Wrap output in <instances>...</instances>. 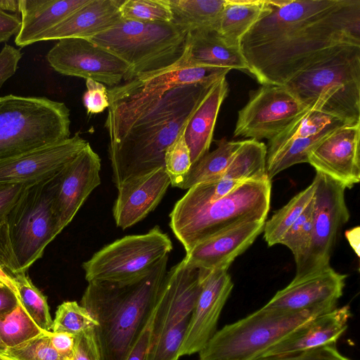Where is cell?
Here are the masks:
<instances>
[{
    "mask_svg": "<svg viewBox=\"0 0 360 360\" xmlns=\"http://www.w3.org/2000/svg\"><path fill=\"white\" fill-rule=\"evenodd\" d=\"M19 0H0V10L19 13Z\"/></svg>",
    "mask_w": 360,
    "mask_h": 360,
    "instance_id": "cell-52",
    "label": "cell"
},
{
    "mask_svg": "<svg viewBox=\"0 0 360 360\" xmlns=\"http://www.w3.org/2000/svg\"><path fill=\"white\" fill-rule=\"evenodd\" d=\"M185 51L194 67L248 70L239 48L228 46L215 30L188 33Z\"/></svg>",
    "mask_w": 360,
    "mask_h": 360,
    "instance_id": "cell-26",
    "label": "cell"
},
{
    "mask_svg": "<svg viewBox=\"0 0 360 360\" xmlns=\"http://www.w3.org/2000/svg\"><path fill=\"white\" fill-rule=\"evenodd\" d=\"M155 314L154 309L134 342L125 360H146L152 338L153 325Z\"/></svg>",
    "mask_w": 360,
    "mask_h": 360,
    "instance_id": "cell-46",
    "label": "cell"
},
{
    "mask_svg": "<svg viewBox=\"0 0 360 360\" xmlns=\"http://www.w3.org/2000/svg\"><path fill=\"white\" fill-rule=\"evenodd\" d=\"M267 0H226L215 31L231 47L239 48L240 38L258 20Z\"/></svg>",
    "mask_w": 360,
    "mask_h": 360,
    "instance_id": "cell-27",
    "label": "cell"
},
{
    "mask_svg": "<svg viewBox=\"0 0 360 360\" xmlns=\"http://www.w3.org/2000/svg\"><path fill=\"white\" fill-rule=\"evenodd\" d=\"M359 141L360 123L337 128L310 152L308 163L351 188L360 181Z\"/></svg>",
    "mask_w": 360,
    "mask_h": 360,
    "instance_id": "cell-17",
    "label": "cell"
},
{
    "mask_svg": "<svg viewBox=\"0 0 360 360\" xmlns=\"http://www.w3.org/2000/svg\"><path fill=\"white\" fill-rule=\"evenodd\" d=\"M21 26V19L16 14L0 10V44L7 42L16 35Z\"/></svg>",
    "mask_w": 360,
    "mask_h": 360,
    "instance_id": "cell-49",
    "label": "cell"
},
{
    "mask_svg": "<svg viewBox=\"0 0 360 360\" xmlns=\"http://www.w3.org/2000/svg\"><path fill=\"white\" fill-rule=\"evenodd\" d=\"M345 237L353 250L355 252L356 255L359 257L360 228L359 226H356L347 230L345 231Z\"/></svg>",
    "mask_w": 360,
    "mask_h": 360,
    "instance_id": "cell-51",
    "label": "cell"
},
{
    "mask_svg": "<svg viewBox=\"0 0 360 360\" xmlns=\"http://www.w3.org/2000/svg\"><path fill=\"white\" fill-rule=\"evenodd\" d=\"M169 185L165 167L123 183L117 188L112 208L116 226L124 230L144 219L158 205Z\"/></svg>",
    "mask_w": 360,
    "mask_h": 360,
    "instance_id": "cell-20",
    "label": "cell"
},
{
    "mask_svg": "<svg viewBox=\"0 0 360 360\" xmlns=\"http://www.w3.org/2000/svg\"><path fill=\"white\" fill-rule=\"evenodd\" d=\"M50 66L63 75L91 79L109 86L128 79L130 68L124 60L87 39L59 40L48 52Z\"/></svg>",
    "mask_w": 360,
    "mask_h": 360,
    "instance_id": "cell-14",
    "label": "cell"
},
{
    "mask_svg": "<svg viewBox=\"0 0 360 360\" xmlns=\"http://www.w3.org/2000/svg\"><path fill=\"white\" fill-rule=\"evenodd\" d=\"M88 141L78 134L60 142L0 161V183L30 184L55 174Z\"/></svg>",
    "mask_w": 360,
    "mask_h": 360,
    "instance_id": "cell-18",
    "label": "cell"
},
{
    "mask_svg": "<svg viewBox=\"0 0 360 360\" xmlns=\"http://www.w3.org/2000/svg\"><path fill=\"white\" fill-rule=\"evenodd\" d=\"M265 221L240 224L196 245L183 259L194 268L226 269L263 231Z\"/></svg>",
    "mask_w": 360,
    "mask_h": 360,
    "instance_id": "cell-21",
    "label": "cell"
},
{
    "mask_svg": "<svg viewBox=\"0 0 360 360\" xmlns=\"http://www.w3.org/2000/svg\"><path fill=\"white\" fill-rule=\"evenodd\" d=\"M70 110L43 96L0 97V161L70 137Z\"/></svg>",
    "mask_w": 360,
    "mask_h": 360,
    "instance_id": "cell-6",
    "label": "cell"
},
{
    "mask_svg": "<svg viewBox=\"0 0 360 360\" xmlns=\"http://www.w3.org/2000/svg\"><path fill=\"white\" fill-rule=\"evenodd\" d=\"M335 308L325 305L293 312L260 308L216 331L198 352L199 360H256L296 329Z\"/></svg>",
    "mask_w": 360,
    "mask_h": 360,
    "instance_id": "cell-7",
    "label": "cell"
},
{
    "mask_svg": "<svg viewBox=\"0 0 360 360\" xmlns=\"http://www.w3.org/2000/svg\"><path fill=\"white\" fill-rule=\"evenodd\" d=\"M28 184L0 183V224L7 217Z\"/></svg>",
    "mask_w": 360,
    "mask_h": 360,
    "instance_id": "cell-45",
    "label": "cell"
},
{
    "mask_svg": "<svg viewBox=\"0 0 360 360\" xmlns=\"http://www.w3.org/2000/svg\"><path fill=\"white\" fill-rule=\"evenodd\" d=\"M169 255L142 276L125 282L88 283L81 299L97 323L102 360H125L152 314L167 271Z\"/></svg>",
    "mask_w": 360,
    "mask_h": 360,
    "instance_id": "cell-3",
    "label": "cell"
},
{
    "mask_svg": "<svg viewBox=\"0 0 360 360\" xmlns=\"http://www.w3.org/2000/svg\"><path fill=\"white\" fill-rule=\"evenodd\" d=\"M124 0H89L58 25L43 34L38 41L68 38L89 39L122 20L120 8Z\"/></svg>",
    "mask_w": 360,
    "mask_h": 360,
    "instance_id": "cell-23",
    "label": "cell"
},
{
    "mask_svg": "<svg viewBox=\"0 0 360 360\" xmlns=\"http://www.w3.org/2000/svg\"><path fill=\"white\" fill-rule=\"evenodd\" d=\"M122 19L140 22H171L169 0H124L120 8Z\"/></svg>",
    "mask_w": 360,
    "mask_h": 360,
    "instance_id": "cell-37",
    "label": "cell"
},
{
    "mask_svg": "<svg viewBox=\"0 0 360 360\" xmlns=\"http://www.w3.org/2000/svg\"><path fill=\"white\" fill-rule=\"evenodd\" d=\"M89 0H19L21 26L15 37L16 46L23 48L38 41Z\"/></svg>",
    "mask_w": 360,
    "mask_h": 360,
    "instance_id": "cell-24",
    "label": "cell"
},
{
    "mask_svg": "<svg viewBox=\"0 0 360 360\" xmlns=\"http://www.w3.org/2000/svg\"><path fill=\"white\" fill-rule=\"evenodd\" d=\"M314 193L312 183L296 194L285 205L276 212L271 219L264 222V238L269 246L279 244L285 232L299 218Z\"/></svg>",
    "mask_w": 360,
    "mask_h": 360,
    "instance_id": "cell-33",
    "label": "cell"
},
{
    "mask_svg": "<svg viewBox=\"0 0 360 360\" xmlns=\"http://www.w3.org/2000/svg\"><path fill=\"white\" fill-rule=\"evenodd\" d=\"M7 347L1 340L0 338V352H4L6 350Z\"/></svg>",
    "mask_w": 360,
    "mask_h": 360,
    "instance_id": "cell-53",
    "label": "cell"
},
{
    "mask_svg": "<svg viewBox=\"0 0 360 360\" xmlns=\"http://www.w3.org/2000/svg\"><path fill=\"white\" fill-rule=\"evenodd\" d=\"M50 340L52 346L64 360H72L75 336L67 333L51 331Z\"/></svg>",
    "mask_w": 360,
    "mask_h": 360,
    "instance_id": "cell-48",
    "label": "cell"
},
{
    "mask_svg": "<svg viewBox=\"0 0 360 360\" xmlns=\"http://www.w3.org/2000/svg\"><path fill=\"white\" fill-rule=\"evenodd\" d=\"M308 110L285 86L262 85L238 111L233 137L271 140Z\"/></svg>",
    "mask_w": 360,
    "mask_h": 360,
    "instance_id": "cell-13",
    "label": "cell"
},
{
    "mask_svg": "<svg viewBox=\"0 0 360 360\" xmlns=\"http://www.w3.org/2000/svg\"><path fill=\"white\" fill-rule=\"evenodd\" d=\"M233 287L226 269H217L207 272L179 352V356L200 352L212 338Z\"/></svg>",
    "mask_w": 360,
    "mask_h": 360,
    "instance_id": "cell-16",
    "label": "cell"
},
{
    "mask_svg": "<svg viewBox=\"0 0 360 360\" xmlns=\"http://www.w3.org/2000/svg\"><path fill=\"white\" fill-rule=\"evenodd\" d=\"M187 34L172 22H140L122 18L113 27L88 39L129 65L128 82L176 62L184 52Z\"/></svg>",
    "mask_w": 360,
    "mask_h": 360,
    "instance_id": "cell-8",
    "label": "cell"
},
{
    "mask_svg": "<svg viewBox=\"0 0 360 360\" xmlns=\"http://www.w3.org/2000/svg\"><path fill=\"white\" fill-rule=\"evenodd\" d=\"M283 86L309 110L360 123V46H337Z\"/></svg>",
    "mask_w": 360,
    "mask_h": 360,
    "instance_id": "cell-5",
    "label": "cell"
},
{
    "mask_svg": "<svg viewBox=\"0 0 360 360\" xmlns=\"http://www.w3.org/2000/svg\"><path fill=\"white\" fill-rule=\"evenodd\" d=\"M216 82L175 86L131 119L105 120L112 181L117 188L127 181L164 167L167 148Z\"/></svg>",
    "mask_w": 360,
    "mask_h": 360,
    "instance_id": "cell-2",
    "label": "cell"
},
{
    "mask_svg": "<svg viewBox=\"0 0 360 360\" xmlns=\"http://www.w3.org/2000/svg\"><path fill=\"white\" fill-rule=\"evenodd\" d=\"M101 158L89 143L53 176V207L61 231L101 184Z\"/></svg>",
    "mask_w": 360,
    "mask_h": 360,
    "instance_id": "cell-15",
    "label": "cell"
},
{
    "mask_svg": "<svg viewBox=\"0 0 360 360\" xmlns=\"http://www.w3.org/2000/svg\"><path fill=\"white\" fill-rule=\"evenodd\" d=\"M51 331L43 332L16 347L7 348L4 355L15 360H64L50 340Z\"/></svg>",
    "mask_w": 360,
    "mask_h": 360,
    "instance_id": "cell-40",
    "label": "cell"
},
{
    "mask_svg": "<svg viewBox=\"0 0 360 360\" xmlns=\"http://www.w3.org/2000/svg\"><path fill=\"white\" fill-rule=\"evenodd\" d=\"M347 276L330 266L299 279L278 290L262 308L278 311H300L335 305L342 295Z\"/></svg>",
    "mask_w": 360,
    "mask_h": 360,
    "instance_id": "cell-19",
    "label": "cell"
},
{
    "mask_svg": "<svg viewBox=\"0 0 360 360\" xmlns=\"http://www.w3.org/2000/svg\"><path fill=\"white\" fill-rule=\"evenodd\" d=\"M242 143L243 141H228L225 138L217 141L216 149L207 152L191 165L179 188L189 189L198 184L220 179Z\"/></svg>",
    "mask_w": 360,
    "mask_h": 360,
    "instance_id": "cell-29",
    "label": "cell"
},
{
    "mask_svg": "<svg viewBox=\"0 0 360 360\" xmlns=\"http://www.w3.org/2000/svg\"><path fill=\"white\" fill-rule=\"evenodd\" d=\"M20 302L27 313L44 332L51 331L53 320L46 297L32 283L26 273H21L15 280Z\"/></svg>",
    "mask_w": 360,
    "mask_h": 360,
    "instance_id": "cell-35",
    "label": "cell"
},
{
    "mask_svg": "<svg viewBox=\"0 0 360 360\" xmlns=\"http://www.w3.org/2000/svg\"><path fill=\"white\" fill-rule=\"evenodd\" d=\"M172 248L169 236L155 226L146 233L126 236L105 245L82 266L88 283L129 281L148 272Z\"/></svg>",
    "mask_w": 360,
    "mask_h": 360,
    "instance_id": "cell-11",
    "label": "cell"
},
{
    "mask_svg": "<svg viewBox=\"0 0 360 360\" xmlns=\"http://www.w3.org/2000/svg\"><path fill=\"white\" fill-rule=\"evenodd\" d=\"M269 179L249 180L209 203L180 198L169 214V226L186 254L198 243L240 224L265 221L270 208Z\"/></svg>",
    "mask_w": 360,
    "mask_h": 360,
    "instance_id": "cell-4",
    "label": "cell"
},
{
    "mask_svg": "<svg viewBox=\"0 0 360 360\" xmlns=\"http://www.w3.org/2000/svg\"><path fill=\"white\" fill-rule=\"evenodd\" d=\"M96 326V321L85 307L76 301H65L57 308L51 331L75 336Z\"/></svg>",
    "mask_w": 360,
    "mask_h": 360,
    "instance_id": "cell-36",
    "label": "cell"
},
{
    "mask_svg": "<svg viewBox=\"0 0 360 360\" xmlns=\"http://www.w3.org/2000/svg\"><path fill=\"white\" fill-rule=\"evenodd\" d=\"M175 25L187 33L215 30L226 0H169Z\"/></svg>",
    "mask_w": 360,
    "mask_h": 360,
    "instance_id": "cell-28",
    "label": "cell"
},
{
    "mask_svg": "<svg viewBox=\"0 0 360 360\" xmlns=\"http://www.w3.org/2000/svg\"><path fill=\"white\" fill-rule=\"evenodd\" d=\"M72 360H102L96 328L75 335Z\"/></svg>",
    "mask_w": 360,
    "mask_h": 360,
    "instance_id": "cell-43",
    "label": "cell"
},
{
    "mask_svg": "<svg viewBox=\"0 0 360 360\" xmlns=\"http://www.w3.org/2000/svg\"><path fill=\"white\" fill-rule=\"evenodd\" d=\"M346 124H348L333 116L320 111L308 110L278 135L269 140L266 158L272 155L290 140L312 136L327 129L340 127Z\"/></svg>",
    "mask_w": 360,
    "mask_h": 360,
    "instance_id": "cell-31",
    "label": "cell"
},
{
    "mask_svg": "<svg viewBox=\"0 0 360 360\" xmlns=\"http://www.w3.org/2000/svg\"><path fill=\"white\" fill-rule=\"evenodd\" d=\"M337 128L327 129L322 132L306 138L289 141L272 155L266 158V172L271 180L285 169L299 163L308 162L310 152L331 131Z\"/></svg>",
    "mask_w": 360,
    "mask_h": 360,
    "instance_id": "cell-32",
    "label": "cell"
},
{
    "mask_svg": "<svg viewBox=\"0 0 360 360\" xmlns=\"http://www.w3.org/2000/svg\"><path fill=\"white\" fill-rule=\"evenodd\" d=\"M21 272L10 241L6 222L0 224V281L17 295L15 280Z\"/></svg>",
    "mask_w": 360,
    "mask_h": 360,
    "instance_id": "cell-41",
    "label": "cell"
},
{
    "mask_svg": "<svg viewBox=\"0 0 360 360\" xmlns=\"http://www.w3.org/2000/svg\"><path fill=\"white\" fill-rule=\"evenodd\" d=\"M257 360H351L338 350L335 344L326 345L297 354Z\"/></svg>",
    "mask_w": 360,
    "mask_h": 360,
    "instance_id": "cell-44",
    "label": "cell"
},
{
    "mask_svg": "<svg viewBox=\"0 0 360 360\" xmlns=\"http://www.w3.org/2000/svg\"><path fill=\"white\" fill-rule=\"evenodd\" d=\"M186 125L164 154V167L173 187L179 188L192 165L191 151L184 136Z\"/></svg>",
    "mask_w": 360,
    "mask_h": 360,
    "instance_id": "cell-39",
    "label": "cell"
},
{
    "mask_svg": "<svg viewBox=\"0 0 360 360\" xmlns=\"http://www.w3.org/2000/svg\"><path fill=\"white\" fill-rule=\"evenodd\" d=\"M229 71L192 66L184 50L182 56L172 65L141 74L108 89L110 106L106 119L121 121L132 118L175 86L216 82Z\"/></svg>",
    "mask_w": 360,
    "mask_h": 360,
    "instance_id": "cell-10",
    "label": "cell"
},
{
    "mask_svg": "<svg viewBox=\"0 0 360 360\" xmlns=\"http://www.w3.org/2000/svg\"><path fill=\"white\" fill-rule=\"evenodd\" d=\"M0 360H15L0 352Z\"/></svg>",
    "mask_w": 360,
    "mask_h": 360,
    "instance_id": "cell-54",
    "label": "cell"
},
{
    "mask_svg": "<svg viewBox=\"0 0 360 360\" xmlns=\"http://www.w3.org/2000/svg\"><path fill=\"white\" fill-rule=\"evenodd\" d=\"M351 315L349 305L321 314L269 348L259 359L290 355L335 344L346 330Z\"/></svg>",
    "mask_w": 360,
    "mask_h": 360,
    "instance_id": "cell-22",
    "label": "cell"
},
{
    "mask_svg": "<svg viewBox=\"0 0 360 360\" xmlns=\"http://www.w3.org/2000/svg\"><path fill=\"white\" fill-rule=\"evenodd\" d=\"M53 176L28 184L7 217L11 246L23 273L61 232L53 207Z\"/></svg>",
    "mask_w": 360,
    "mask_h": 360,
    "instance_id": "cell-9",
    "label": "cell"
},
{
    "mask_svg": "<svg viewBox=\"0 0 360 360\" xmlns=\"http://www.w3.org/2000/svg\"><path fill=\"white\" fill-rule=\"evenodd\" d=\"M228 93L229 84L224 77L212 85L190 118L184 136L192 165L209 152L217 116Z\"/></svg>",
    "mask_w": 360,
    "mask_h": 360,
    "instance_id": "cell-25",
    "label": "cell"
},
{
    "mask_svg": "<svg viewBox=\"0 0 360 360\" xmlns=\"http://www.w3.org/2000/svg\"><path fill=\"white\" fill-rule=\"evenodd\" d=\"M313 222L307 252L296 266L293 279L322 271L329 266L330 256L340 228L349 219L345 187L328 176L316 172L313 180Z\"/></svg>",
    "mask_w": 360,
    "mask_h": 360,
    "instance_id": "cell-12",
    "label": "cell"
},
{
    "mask_svg": "<svg viewBox=\"0 0 360 360\" xmlns=\"http://www.w3.org/2000/svg\"><path fill=\"white\" fill-rule=\"evenodd\" d=\"M344 44L360 46V0H267L238 44L262 85H284Z\"/></svg>",
    "mask_w": 360,
    "mask_h": 360,
    "instance_id": "cell-1",
    "label": "cell"
},
{
    "mask_svg": "<svg viewBox=\"0 0 360 360\" xmlns=\"http://www.w3.org/2000/svg\"><path fill=\"white\" fill-rule=\"evenodd\" d=\"M22 57L19 49L5 44L0 51V88L16 72L18 63Z\"/></svg>",
    "mask_w": 360,
    "mask_h": 360,
    "instance_id": "cell-47",
    "label": "cell"
},
{
    "mask_svg": "<svg viewBox=\"0 0 360 360\" xmlns=\"http://www.w3.org/2000/svg\"><path fill=\"white\" fill-rule=\"evenodd\" d=\"M43 332L20 302L12 310L0 314V338L7 348L16 347Z\"/></svg>",
    "mask_w": 360,
    "mask_h": 360,
    "instance_id": "cell-34",
    "label": "cell"
},
{
    "mask_svg": "<svg viewBox=\"0 0 360 360\" xmlns=\"http://www.w3.org/2000/svg\"><path fill=\"white\" fill-rule=\"evenodd\" d=\"M86 87L82 100L88 114H98L108 108V89L103 84L87 79Z\"/></svg>",
    "mask_w": 360,
    "mask_h": 360,
    "instance_id": "cell-42",
    "label": "cell"
},
{
    "mask_svg": "<svg viewBox=\"0 0 360 360\" xmlns=\"http://www.w3.org/2000/svg\"><path fill=\"white\" fill-rule=\"evenodd\" d=\"M19 302L18 295L0 281V314L12 310Z\"/></svg>",
    "mask_w": 360,
    "mask_h": 360,
    "instance_id": "cell-50",
    "label": "cell"
},
{
    "mask_svg": "<svg viewBox=\"0 0 360 360\" xmlns=\"http://www.w3.org/2000/svg\"><path fill=\"white\" fill-rule=\"evenodd\" d=\"M267 146L255 139L243 143L221 178L244 182L269 179L266 172Z\"/></svg>",
    "mask_w": 360,
    "mask_h": 360,
    "instance_id": "cell-30",
    "label": "cell"
},
{
    "mask_svg": "<svg viewBox=\"0 0 360 360\" xmlns=\"http://www.w3.org/2000/svg\"><path fill=\"white\" fill-rule=\"evenodd\" d=\"M312 222L313 198L279 242V244L290 250L294 256L296 266L302 262L309 249L311 238Z\"/></svg>",
    "mask_w": 360,
    "mask_h": 360,
    "instance_id": "cell-38",
    "label": "cell"
}]
</instances>
